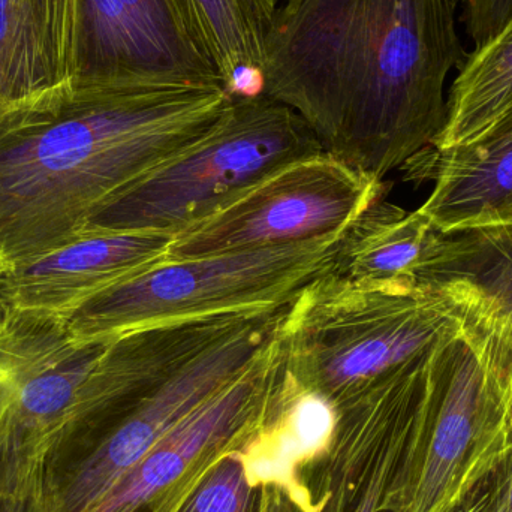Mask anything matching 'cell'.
Wrapping results in <instances>:
<instances>
[{
  "mask_svg": "<svg viewBox=\"0 0 512 512\" xmlns=\"http://www.w3.org/2000/svg\"><path fill=\"white\" fill-rule=\"evenodd\" d=\"M230 95L259 93L277 0H174Z\"/></svg>",
  "mask_w": 512,
  "mask_h": 512,
  "instance_id": "e0dca14e",
  "label": "cell"
},
{
  "mask_svg": "<svg viewBox=\"0 0 512 512\" xmlns=\"http://www.w3.org/2000/svg\"><path fill=\"white\" fill-rule=\"evenodd\" d=\"M512 448V325L483 301L429 352L388 512H450Z\"/></svg>",
  "mask_w": 512,
  "mask_h": 512,
  "instance_id": "277c9868",
  "label": "cell"
},
{
  "mask_svg": "<svg viewBox=\"0 0 512 512\" xmlns=\"http://www.w3.org/2000/svg\"><path fill=\"white\" fill-rule=\"evenodd\" d=\"M453 252V233L381 197L340 234L325 273L367 285H441Z\"/></svg>",
  "mask_w": 512,
  "mask_h": 512,
  "instance_id": "5bb4252c",
  "label": "cell"
},
{
  "mask_svg": "<svg viewBox=\"0 0 512 512\" xmlns=\"http://www.w3.org/2000/svg\"><path fill=\"white\" fill-rule=\"evenodd\" d=\"M487 512H512V448L484 483Z\"/></svg>",
  "mask_w": 512,
  "mask_h": 512,
  "instance_id": "cb8c5ba5",
  "label": "cell"
},
{
  "mask_svg": "<svg viewBox=\"0 0 512 512\" xmlns=\"http://www.w3.org/2000/svg\"><path fill=\"white\" fill-rule=\"evenodd\" d=\"M201 87L225 89L174 0H75L69 89Z\"/></svg>",
  "mask_w": 512,
  "mask_h": 512,
  "instance_id": "8fae6325",
  "label": "cell"
},
{
  "mask_svg": "<svg viewBox=\"0 0 512 512\" xmlns=\"http://www.w3.org/2000/svg\"><path fill=\"white\" fill-rule=\"evenodd\" d=\"M277 2H280V0H277ZM283 2V8L280 9V11H291V9H294L295 6L300 3V0H282Z\"/></svg>",
  "mask_w": 512,
  "mask_h": 512,
  "instance_id": "4316f807",
  "label": "cell"
},
{
  "mask_svg": "<svg viewBox=\"0 0 512 512\" xmlns=\"http://www.w3.org/2000/svg\"><path fill=\"white\" fill-rule=\"evenodd\" d=\"M54 86L69 89L74 53L75 0H32Z\"/></svg>",
  "mask_w": 512,
  "mask_h": 512,
  "instance_id": "7402d4cb",
  "label": "cell"
},
{
  "mask_svg": "<svg viewBox=\"0 0 512 512\" xmlns=\"http://www.w3.org/2000/svg\"><path fill=\"white\" fill-rule=\"evenodd\" d=\"M230 96L68 89L0 117V273L81 236L117 195L206 137Z\"/></svg>",
  "mask_w": 512,
  "mask_h": 512,
  "instance_id": "7a4b0ae2",
  "label": "cell"
},
{
  "mask_svg": "<svg viewBox=\"0 0 512 512\" xmlns=\"http://www.w3.org/2000/svg\"><path fill=\"white\" fill-rule=\"evenodd\" d=\"M57 92L32 0H0V117Z\"/></svg>",
  "mask_w": 512,
  "mask_h": 512,
  "instance_id": "d6986e66",
  "label": "cell"
},
{
  "mask_svg": "<svg viewBox=\"0 0 512 512\" xmlns=\"http://www.w3.org/2000/svg\"><path fill=\"white\" fill-rule=\"evenodd\" d=\"M382 189V182L324 152L271 174L174 237L165 261L336 239Z\"/></svg>",
  "mask_w": 512,
  "mask_h": 512,
  "instance_id": "9c48e42d",
  "label": "cell"
},
{
  "mask_svg": "<svg viewBox=\"0 0 512 512\" xmlns=\"http://www.w3.org/2000/svg\"><path fill=\"white\" fill-rule=\"evenodd\" d=\"M512 104V17L466 54L447 98V119L432 149L445 152L489 128Z\"/></svg>",
  "mask_w": 512,
  "mask_h": 512,
  "instance_id": "ac0fdd59",
  "label": "cell"
},
{
  "mask_svg": "<svg viewBox=\"0 0 512 512\" xmlns=\"http://www.w3.org/2000/svg\"><path fill=\"white\" fill-rule=\"evenodd\" d=\"M427 355L409 361L336 412L327 453L304 472L310 512H388L405 453Z\"/></svg>",
  "mask_w": 512,
  "mask_h": 512,
  "instance_id": "7c38bea8",
  "label": "cell"
},
{
  "mask_svg": "<svg viewBox=\"0 0 512 512\" xmlns=\"http://www.w3.org/2000/svg\"><path fill=\"white\" fill-rule=\"evenodd\" d=\"M282 328V325H280ZM291 378L282 333L84 512H180L207 472L271 420Z\"/></svg>",
  "mask_w": 512,
  "mask_h": 512,
  "instance_id": "ba28073f",
  "label": "cell"
},
{
  "mask_svg": "<svg viewBox=\"0 0 512 512\" xmlns=\"http://www.w3.org/2000/svg\"><path fill=\"white\" fill-rule=\"evenodd\" d=\"M456 251L442 283L465 280L484 306L512 325V227L456 231Z\"/></svg>",
  "mask_w": 512,
  "mask_h": 512,
  "instance_id": "ffe728a7",
  "label": "cell"
},
{
  "mask_svg": "<svg viewBox=\"0 0 512 512\" xmlns=\"http://www.w3.org/2000/svg\"><path fill=\"white\" fill-rule=\"evenodd\" d=\"M465 280L367 285L322 273L282 322L286 366L303 393L336 409L459 331L480 306Z\"/></svg>",
  "mask_w": 512,
  "mask_h": 512,
  "instance_id": "5b68a950",
  "label": "cell"
},
{
  "mask_svg": "<svg viewBox=\"0 0 512 512\" xmlns=\"http://www.w3.org/2000/svg\"><path fill=\"white\" fill-rule=\"evenodd\" d=\"M291 303L249 313L233 331L177 367L114 424L56 490L47 512H84L116 487L168 433L230 384L279 333Z\"/></svg>",
  "mask_w": 512,
  "mask_h": 512,
  "instance_id": "30bf717a",
  "label": "cell"
},
{
  "mask_svg": "<svg viewBox=\"0 0 512 512\" xmlns=\"http://www.w3.org/2000/svg\"><path fill=\"white\" fill-rule=\"evenodd\" d=\"M462 17L474 47L496 35L512 17V0H462Z\"/></svg>",
  "mask_w": 512,
  "mask_h": 512,
  "instance_id": "603a6c76",
  "label": "cell"
},
{
  "mask_svg": "<svg viewBox=\"0 0 512 512\" xmlns=\"http://www.w3.org/2000/svg\"><path fill=\"white\" fill-rule=\"evenodd\" d=\"M173 237L87 230L62 248L0 273L3 309L68 321L108 289L167 259Z\"/></svg>",
  "mask_w": 512,
  "mask_h": 512,
  "instance_id": "4fadbf2b",
  "label": "cell"
},
{
  "mask_svg": "<svg viewBox=\"0 0 512 512\" xmlns=\"http://www.w3.org/2000/svg\"><path fill=\"white\" fill-rule=\"evenodd\" d=\"M450 512H487V498L484 484L471 493L459 507Z\"/></svg>",
  "mask_w": 512,
  "mask_h": 512,
  "instance_id": "484cf974",
  "label": "cell"
},
{
  "mask_svg": "<svg viewBox=\"0 0 512 512\" xmlns=\"http://www.w3.org/2000/svg\"><path fill=\"white\" fill-rule=\"evenodd\" d=\"M334 426V409L319 397L303 393L291 379L276 414L239 451L251 486L258 490L264 486L280 487L310 512L303 475L327 453Z\"/></svg>",
  "mask_w": 512,
  "mask_h": 512,
  "instance_id": "2e32d148",
  "label": "cell"
},
{
  "mask_svg": "<svg viewBox=\"0 0 512 512\" xmlns=\"http://www.w3.org/2000/svg\"><path fill=\"white\" fill-rule=\"evenodd\" d=\"M456 0H300L279 11L259 93L325 152L382 182L433 147L466 54Z\"/></svg>",
  "mask_w": 512,
  "mask_h": 512,
  "instance_id": "6da1fadb",
  "label": "cell"
},
{
  "mask_svg": "<svg viewBox=\"0 0 512 512\" xmlns=\"http://www.w3.org/2000/svg\"><path fill=\"white\" fill-rule=\"evenodd\" d=\"M324 152L315 132L291 108L262 93L231 95L206 137L117 195L87 230L174 239L271 174Z\"/></svg>",
  "mask_w": 512,
  "mask_h": 512,
  "instance_id": "8992f818",
  "label": "cell"
},
{
  "mask_svg": "<svg viewBox=\"0 0 512 512\" xmlns=\"http://www.w3.org/2000/svg\"><path fill=\"white\" fill-rule=\"evenodd\" d=\"M336 239L162 261L65 321L75 343L114 340L164 322L292 303L325 273Z\"/></svg>",
  "mask_w": 512,
  "mask_h": 512,
  "instance_id": "52a82bcc",
  "label": "cell"
},
{
  "mask_svg": "<svg viewBox=\"0 0 512 512\" xmlns=\"http://www.w3.org/2000/svg\"><path fill=\"white\" fill-rule=\"evenodd\" d=\"M420 212L442 233L512 227V104L468 143L435 152Z\"/></svg>",
  "mask_w": 512,
  "mask_h": 512,
  "instance_id": "9a60e30c",
  "label": "cell"
},
{
  "mask_svg": "<svg viewBox=\"0 0 512 512\" xmlns=\"http://www.w3.org/2000/svg\"><path fill=\"white\" fill-rule=\"evenodd\" d=\"M256 512H306L285 490L276 486L259 487Z\"/></svg>",
  "mask_w": 512,
  "mask_h": 512,
  "instance_id": "d4e9b609",
  "label": "cell"
},
{
  "mask_svg": "<svg viewBox=\"0 0 512 512\" xmlns=\"http://www.w3.org/2000/svg\"><path fill=\"white\" fill-rule=\"evenodd\" d=\"M0 310H2V304H0Z\"/></svg>",
  "mask_w": 512,
  "mask_h": 512,
  "instance_id": "83f0119b",
  "label": "cell"
},
{
  "mask_svg": "<svg viewBox=\"0 0 512 512\" xmlns=\"http://www.w3.org/2000/svg\"><path fill=\"white\" fill-rule=\"evenodd\" d=\"M212 339L201 319L75 343L62 319L0 310V391L24 444L51 456L78 427L117 421Z\"/></svg>",
  "mask_w": 512,
  "mask_h": 512,
  "instance_id": "3957f363",
  "label": "cell"
},
{
  "mask_svg": "<svg viewBox=\"0 0 512 512\" xmlns=\"http://www.w3.org/2000/svg\"><path fill=\"white\" fill-rule=\"evenodd\" d=\"M258 493L234 451L207 472L180 512H256Z\"/></svg>",
  "mask_w": 512,
  "mask_h": 512,
  "instance_id": "44dd1931",
  "label": "cell"
}]
</instances>
